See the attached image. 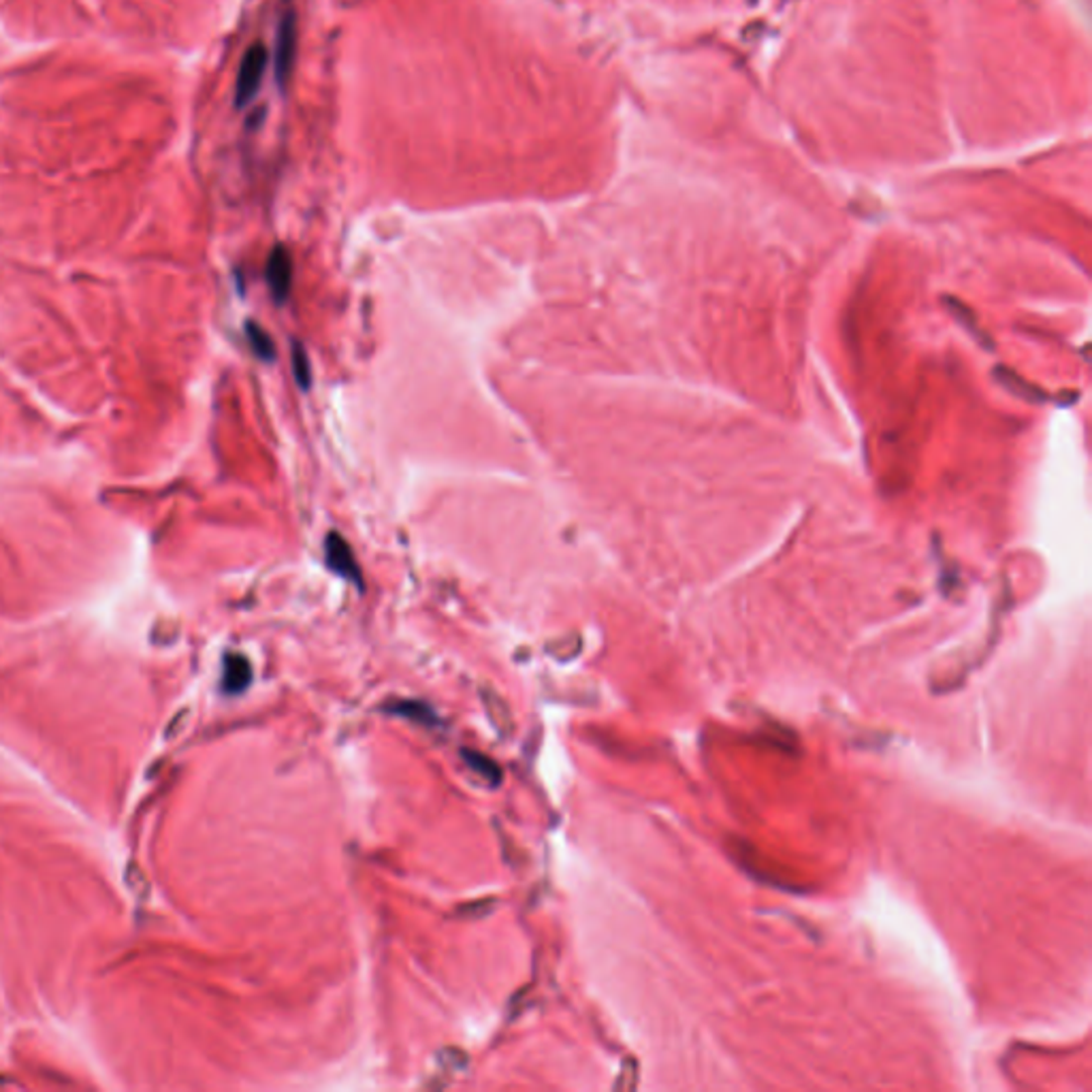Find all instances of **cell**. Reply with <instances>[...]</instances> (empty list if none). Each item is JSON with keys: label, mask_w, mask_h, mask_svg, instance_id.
<instances>
[{"label": "cell", "mask_w": 1092, "mask_h": 1092, "mask_svg": "<svg viewBox=\"0 0 1092 1092\" xmlns=\"http://www.w3.org/2000/svg\"><path fill=\"white\" fill-rule=\"evenodd\" d=\"M267 60H269V53L263 43H254L244 53L242 65H239V73H237V84H235L237 107H246L256 97V92L261 90Z\"/></svg>", "instance_id": "obj_1"}, {"label": "cell", "mask_w": 1092, "mask_h": 1092, "mask_svg": "<svg viewBox=\"0 0 1092 1092\" xmlns=\"http://www.w3.org/2000/svg\"><path fill=\"white\" fill-rule=\"evenodd\" d=\"M294 60H297V17L290 11L282 17L275 41V80L280 88H286Z\"/></svg>", "instance_id": "obj_2"}, {"label": "cell", "mask_w": 1092, "mask_h": 1092, "mask_svg": "<svg viewBox=\"0 0 1092 1092\" xmlns=\"http://www.w3.org/2000/svg\"><path fill=\"white\" fill-rule=\"evenodd\" d=\"M325 560H327V566H329V570L333 574H338V577H342V579H346L350 583H355L359 589H363V574H361V568H359V564L355 560V553L338 531L327 533Z\"/></svg>", "instance_id": "obj_3"}, {"label": "cell", "mask_w": 1092, "mask_h": 1092, "mask_svg": "<svg viewBox=\"0 0 1092 1092\" xmlns=\"http://www.w3.org/2000/svg\"><path fill=\"white\" fill-rule=\"evenodd\" d=\"M267 286L275 304H284L292 288V258L284 246H275L265 265Z\"/></svg>", "instance_id": "obj_4"}, {"label": "cell", "mask_w": 1092, "mask_h": 1092, "mask_svg": "<svg viewBox=\"0 0 1092 1092\" xmlns=\"http://www.w3.org/2000/svg\"><path fill=\"white\" fill-rule=\"evenodd\" d=\"M386 711L410 719V721H414V724H420V726H436L438 724L436 711L428 705V702H420V700H395L393 705L386 707Z\"/></svg>", "instance_id": "obj_5"}, {"label": "cell", "mask_w": 1092, "mask_h": 1092, "mask_svg": "<svg viewBox=\"0 0 1092 1092\" xmlns=\"http://www.w3.org/2000/svg\"><path fill=\"white\" fill-rule=\"evenodd\" d=\"M483 702H485V709H487V715L491 719V724L502 732V736L510 734L512 732V715H510V709L504 702V698L491 692V690H483Z\"/></svg>", "instance_id": "obj_6"}, {"label": "cell", "mask_w": 1092, "mask_h": 1092, "mask_svg": "<svg viewBox=\"0 0 1092 1092\" xmlns=\"http://www.w3.org/2000/svg\"><path fill=\"white\" fill-rule=\"evenodd\" d=\"M461 757L468 762V766L483 776L485 781H489L491 785H499L502 783V770H499V766L491 760V757L478 753L474 749H461Z\"/></svg>", "instance_id": "obj_7"}, {"label": "cell", "mask_w": 1092, "mask_h": 1092, "mask_svg": "<svg viewBox=\"0 0 1092 1092\" xmlns=\"http://www.w3.org/2000/svg\"><path fill=\"white\" fill-rule=\"evenodd\" d=\"M250 677H252V671H250V663L246 657L242 655H231L227 659V677H225V685L229 692H242L248 688L250 683Z\"/></svg>", "instance_id": "obj_8"}, {"label": "cell", "mask_w": 1092, "mask_h": 1092, "mask_svg": "<svg viewBox=\"0 0 1092 1092\" xmlns=\"http://www.w3.org/2000/svg\"><path fill=\"white\" fill-rule=\"evenodd\" d=\"M246 336H248V342H250L256 357H261L263 361H273L275 359V355H277L275 353V344H273L271 336L263 327H258L256 323H248L246 325Z\"/></svg>", "instance_id": "obj_9"}, {"label": "cell", "mask_w": 1092, "mask_h": 1092, "mask_svg": "<svg viewBox=\"0 0 1092 1092\" xmlns=\"http://www.w3.org/2000/svg\"><path fill=\"white\" fill-rule=\"evenodd\" d=\"M292 374H294V380H297L299 388H304V391H308L310 384H312V367H310V359H308V353L306 348L297 342H292Z\"/></svg>", "instance_id": "obj_10"}]
</instances>
